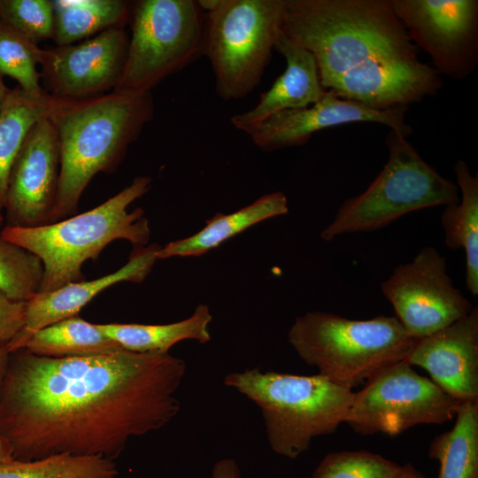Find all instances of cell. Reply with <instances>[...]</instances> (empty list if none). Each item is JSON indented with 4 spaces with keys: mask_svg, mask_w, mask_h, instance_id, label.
Masks as SVG:
<instances>
[{
    "mask_svg": "<svg viewBox=\"0 0 478 478\" xmlns=\"http://www.w3.org/2000/svg\"><path fill=\"white\" fill-rule=\"evenodd\" d=\"M185 361L169 353L119 351L46 358L11 353L0 389V435L14 459L56 455L114 461L133 437L178 414Z\"/></svg>",
    "mask_w": 478,
    "mask_h": 478,
    "instance_id": "1",
    "label": "cell"
},
{
    "mask_svg": "<svg viewBox=\"0 0 478 478\" xmlns=\"http://www.w3.org/2000/svg\"><path fill=\"white\" fill-rule=\"evenodd\" d=\"M282 33L314 58L325 90L385 111L442 88L390 0H285Z\"/></svg>",
    "mask_w": 478,
    "mask_h": 478,
    "instance_id": "2",
    "label": "cell"
},
{
    "mask_svg": "<svg viewBox=\"0 0 478 478\" xmlns=\"http://www.w3.org/2000/svg\"><path fill=\"white\" fill-rule=\"evenodd\" d=\"M154 114L150 92L111 93L59 98L49 116L59 147L57 197L48 224L73 215L80 198L100 172L113 173L128 146Z\"/></svg>",
    "mask_w": 478,
    "mask_h": 478,
    "instance_id": "3",
    "label": "cell"
},
{
    "mask_svg": "<svg viewBox=\"0 0 478 478\" xmlns=\"http://www.w3.org/2000/svg\"><path fill=\"white\" fill-rule=\"evenodd\" d=\"M150 187V177L138 176L89 211L38 227L5 226L0 235L40 258L44 268L41 292L52 291L83 281L84 262L96 259L110 243L122 239L134 246L148 243L150 228L143 210L127 208Z\"/></svg>",
    "mask_w": 478,
    "mask_h": 478,
    "instance_id": "4",
    "label": "cell"
},
{
    "mask_svg": "<svg viewBox=\"0 0 478 478\" xmlns=\"http://www.w3.org/2000/svg\"><path fill=\"white\" fill-rule=\"evenodd\" d=\"M224 384L259 408L271 449L294 459L313 438L334 433L346 421L354 392L320 375H297L259 368L232 372Z\"/></svg>",
    "mask_w": 478,
    "mask_h": 478,
    "instance_id": "5",
    "label": "cell"
},
{
    "mask_svg": "<svg viewBox=\"0 0 478 478\" xmlns=\"http://www.w3.org/2000/svg\"><path fill=\"white\" fill-rule=\"evenodd\" d=\"M288 337L319 374L351 389L405 360L417 340L396 316L359 320L318 311L296 318Z\"/></svg>",
    "mask_w": 478,
    "mask_h": 478,
    "instance_id": "6",
    "label": "cell"
},
{
    "mask_svg": "<svg viewBox=\"0 0 478 478\" xmlns=\"http://www.w3.org/2000/svg\"><path fill=\"white\" fill-rule=\"evenodd\" d=\"M203 55L223 100L239 99L261 81L281 34L285 0H200Z\"/></svg>",
    "mask_w": 478,
    "mask_h": 478,
    "instance_id": "7",
    "label": "cell"
},
{
    "mask_svg": "<svg viewBox=\"0 0 478 478\" xmlns=\"http://www.w3.org/2000/svg\"><path fill=\"white\" fill-rule=\"evenodd\" d=\"M385 141L383 169L361 194L343 202L322 230L323 240L378 230L409 212L459 201L457 184L430 166L406 137L389 129Z\"/></svg>",
    "mask_w": 478,
    "mask_h": 478,
    "instance_id": "8",
    "label": "cell"
},
{
    "mask_svg": "<svg viewBox=\"0 0 478 478\" xmlns=\"http://www.w3.org/2000/svg\"><path fill=\"white\" fill-rule=\"evenodd\" d=\"M132 35L113 89L147 93L203 55L204 12L194 0H140L133 4Z\"/></svg>",
    "mask_w": 478,
    "mask_h": 478,
    "instance_id": "9",
    "label": "cell"
},
{
    "mask_svg": "<svg viewBox=\"0 0 478 478\" xmlns=\"http://www.w3.org/2000/svg\"><path fill=\"white\" fill-rule=\"evenodd\" d=\"M461 403L403 360L376 374L354 393L345 423L362 435L396 436L416 425L448 422Z\"/></svg>",
    "mask_w": 478,
    "mask_h": 478,
    "instance_id": "10",
    "label": "cell"
},
{
    "mask_svg": "<svg viewBox=\"0 0 478 478\" xmlns=\"http://www.w3.org/2000/svg\"><path fill=\"white\" fill-rule=\"evenodd\" d=\"M436 249L423 248L408 263L396 266L381 289L407 334L420 339L467 315L473 305L446 271Z\"/></svg>",
    "mask_w": 478,
    "mask_h": 478,
    "instance_id": "11",
    "label": "cell"
},
{
    "mask_svg": "<svg viewBox=\"0 0 478 478\" xmlns=\"http://www.w3.org/2000/svg\"><path fill=\"white\" fill-rule=\"evenodd\" d=\"M415 47L441 75L461 80L478 64L477 0H390Z\"/></svg>",
    "mask_w": 478,
    "mask_h": 478,
    "instance_id": "12",
    "label": "cell"
},
{
    "mask_svg": "<svg viewBox=\"0 0 478 478\" xmlns=\"http://www.w3.org/2000/svg\"><path fill=\"white\" fill-rule=\"evenodd\" d=\"M127 44L124 27H112L78 44L43 50L41 78L49 94L80 99L113 90L122 74Z\"/></svg>",
    "mask_w": 478,
    "mask_h": 478,
    "instance_id": "13",
    "label": "cell"
},
{
    "mask_svg": "<svg viewBox=\"0 0 478 478\" xmlns=\"http://www.w3.org/2000/svg\"><path fill=\"white\" fill-rule=\"evenodd\" d=\"M59 166L56 129L47 117L29 130L12 165L4 209L5 226L48 224L58 192Z\"/></svg>",
    "mask_w": 478,
    "mask_h": 478,
    "instance_id": "14",
    "label": "cell"
},
{
    "mask_svg": "<svg viewBox=\"0 0 478 478\" xmlns=\"http://www.w3.org/2000/svg\"><path fill=\"white\" fill-rule=\"evenodd\" d=\"M408 108L374 110L360 103L342 99L326 90L315 104L275 113L260 123L249 135L256 146L267 152L304 145L319 131L357 122L382 124L406 137L412 132L405 120Z\"/></svg>",
    "mask_w": 478,
    "mask_h": 478,
    "instance_id": "15",
    "label": "cell"
},
{
    "mask_svg": "<svg viewBox=\"0 0 478 478\" xmlns=\"http://www.w3.org/2000/svg\"><path fill=\"white\" fill-rule=\"evenodd\" d=\"M405 361L425 369L444 392L460 401L478 400V308L417 339Z\"/></svg>",
    "mask_w": 478,
    "mask_h": 478,
    "instance_id": "16",
    "label": "cell"
},
{
    "mask_svg": "<svg viewBox=\"0 0 478 478\" xmlns=\"http://www.w3.org/2000/svg\"><path fill=\"white\" fill-rule=\"evenodd\" d=\"M160 247L157 243L134 246L128 261L113 273L91 281L71 282L52 291L38 293L27 302L25 326L7 344L10 353L22 350L36 331L78 316L87 304L109 287L122 281L142 282L152 270Z\"/></svg>",
    "mask_w": 478,
    "mask_h": 478,
    "instance_id": "17",
    "label": "cell"
},
{
    "mask_svg": "<svg viewBox=\"0 0 478 478\" xmlns=\"http://www.w3.org/2000/svg\"><path fill=\"white\" fill-rule=\"evenodd\" d=\"M274 50L285 58V71L268 90L260 95L259 101L252 109L230 119L236 129L248 135L275 113L308 107L326 92L320 83L316 61L308 50L293 42L282 32Z\"/></svg>",
    "mask_w": 478,
    "mask_h": 478,
    "instance_id": "18",
    "label": "cell"
},
{
    "mask_svg": "<svg viewBox=\"0 0 478 478\" xmlns=\"http://www.w3.org/2000/svg\"><path fill=\"white\" fill-rule=\"evenodd\" d=\"M289 212L288 199L281 192L266 194L233 213H216L195 235L160 247L158 259L171 257H199L250 227Z\"/></svg>",
    "mask_w": 478,
    "mask_h": 478,
    "instance_id": "19",
    "label": "cell"
},
{
    "mask_svg": "<svg viewBox=\"0 0 478 478\" xmlns=\"http://www.w3.org/2000/svg\"><path fill=\"white\" fill-rule=\"evenodd\" d=\"M457 186L461 198L445 206L441 215L444 243L451 249H464L466 255V288L478 295V174L471 173L462 159L454 166Z\"/></svg>",
    "mask_w": 478,
    "mask_h": 478,
    "instance_id": "20",
    "label": "cell"
},
{
    "mask_svg": "<svg viewBox=\"0 0 478 478\" xmlns=\"http://www.w3.org/2000/svg\"><path fill=\"white\" fill-rule=\"evenodd\" d=\"M212 320L209 306L198 305L193 314L178 322L149 325L135 323L96 324L98 328L123 350L150 354L168 353L177 343L195 340L205 343L211 340L208 326Z\"/></svg>",
    "mask_w": 478,
    "mask_h": 478,
    "instance_id": "21",
    "label": "cell"
},
{
    "mask_svg": "<svg viewBox=\"0 0 478 478\" xmlns=\"http://www.w3.org/2000/svg\"><path fill=\"white\" fill-rule=\"evenodd\" d=\"M59 97H32L19 86L10 89L0 107V214L4 209L9 175L27 135L50 115Z\"/></svg>",
    "mask_w": 478,
    "mask_h": 478,
    "instance_id": "22",
    "label": "cell"
},
{
    "mask_svg": "<svg viewBox=\"0 0 478 478\" xmlns=\"http://www.w3.org/2000/svg\"><path fill=\"white\" fill-rule=\"evenodd\" d=\"M54 36L58 46L112 27H124L131 16L130 4L122 0H53Z\"/></svg>",
    "mask_w": 478,
    "mask_h": 478,
    "instance_id": "23",
    "label": "cell"
},
{
    "mask_svg": "<svg viewBox=\"0 0 478 478\" xmlns=\"http://www.w3.org/2000/svg\"><path fill=\"white\" fill-rule=\"evenodd\" d=\"M22 350L40 357L60 358L103 355L123 349L96 324L74 316L36 331Z\"/></svg>",
    "mask_w": 478,
    "mask_h": 478,
    "instance_id": "24",
    "label": "cell"
},
{
    "mask_svg": "<svg viewBox=\"0 0 478 478\" xmlns=\"http://www.w3.org/2000/svg\"><path fill=\"white\" fill-rule=\"evenodd\" d=\"M455 418L453 428L429 447L440 465L436 478H478V400L462 402Z\"/></svg>",
    "mask_w": 478,
    "mask_h": 478,
    "instance_id": "25",
    "label": "cell"
},
{
    "mask_svg": "<svg viewBox=\"0 0 478 478\" xmlns=\"http://www.w3.org/2000/svg\"><path fill=\"white\" fill-rule=\"evenodd\" d=\"M113 460L102 456L56 455L0 464V478H116Z\"/></svg>",
    "mask_w": 478,
    "mask_h": 478,
    "instance_id": "26",
    "label": "cell"
},
{
    "mask_svg": "<svg viewBox=\"0 0 478 478\" xmlns=\"http://www.w3.org/2000/svg\"><path fill=\"white\" fill-rule=\"evenodd\" d=\"M42 52L38 44L0 20V76L13 78L26 94L36 98L48 93L36 69Z\"/></svg>",
    "mask_w": 478,
    "mask_h": 478,
    "instance_id": "27",
    "label": "cell"
},
{
    "mask_svg": "<svg viewBox=\"0 0 478 478\" xmlns=\"http://www.w3.org/2000/svg\"><path fill=\"white\" fill-rule=\"evenodd\" d=\"M44 268L39 257L0 235V291L27 302L41 292Z\"/></svg>",
    "mask_w": 478,
    "mask_h": 478,
    "instance_id": "28",
    "label": "cell"
},
{
    "mask_svg": "<svg viewBox=\"0 0 478 478\" xmlns=\"http://www.w3.org/2000/svg\"><path fill=\"white\" fill-rule=\"evenodd\" d=\"M401 466L366 451L331 452L319 464L312 478H395Z\"/></svg>",
    "mask_w": 478,
    "mask_h": 478,
    "instance_id": "29",
    "label": "cell"
},
{
    "mask_svg": "<svg viewBox=\"0 0 478 478\" xmlns=\"http://www.w3.org/2000/svg\"><path fill=\"white\" fill-rule=\"evenodd\" d=\"M0 20L36 44L53 40L52 1L0 0Z\"/></svg>",
    "mask_w": 478,
    "mask_h": 478,
    "instance_id": "30",
    "label": "cell"
},
{
    "mask_svg": "<svg viewBox=\"0 0 478 478\" xmlns=\"http://www.w3.org/2000/svg\"><path fill=\"white\" fill-rule=\"evenodd\" d=\"M27 302L15 301L0 291V343L8 344L26 322Z\"/></svg>",
    "mask_w": 478,
    "mask_h": 478,
    "instance_id": "31",
    "label": "cell"
},
{
    "mask_svg": "<svg viewBox=\"0 0 478 478\" xmlns=\"http://www.w3.org/2000/svg\"><path fill=\"white\" fill-rule=\"evenodd\" d=\"M212 478H241V470L235 459H222L214 464Z\"/></svg>",
    "mask_w": 478,
    "mask_h": 478,
    "instance_id": "32",
    "label": "cell"
},
{
    "mask_svg": "<svg viewBox=\"0 0 478 478\" xmlns=\"http://www.w3.org/2000/svg\"><path fill=\"white\" fill-rule=\"evenodd\" d=\"M10 356L7 345L0 343V389L7 372Z\"/></svg>",
    "mask_w": 478,
    "mask_h": 478,
    "instance_id": "33",
    "label": "cell"
},
{
    "mask_svg": "<svg viewBox=\"0 0 478 478\" xmlns=\"http://www.w3.org/2000/svg\"><path fill=\"white\" fill-rule=\"evenodd\" d=\"M13 454L11 446L0 435V464L13 460Z\"/></svg>",
    "mask_w": 478,
    "mask_h": 478,
    "instance_id": "34",
    "label": "cell"
},
{
    "mask_svg": "<svg viewBox=\"0 0 478 478\" xmlns=\"http://www.w3.org/2000/svg\"><path fill=\"white\" fill-rule=\"evenodd\" d=\"M395 478H425L417 471L412 464H406L401 466V469Z\"/></svg>",
    "mask_w": 478,
    "mask_h": 478,
    "instance_id": "35",
    "label": "cell"
},
{
    "mask_svg": "<svg viewBox=\"0 0 478 478\" xmlns=\"http://www.w3.org/2000/svg\"><path fill=\"white\" fill-rule=\"evenodd\" d=\"M9 90L10 89L4 84L2 76H0V107Z\"/></svg>",
    "mask_w": 478,
    "mask_h": 478,
    "instance_id": "36",
    "label": "cell"
},
{
    "mask_svg": "<svg viewBox=\"0 0 478 478\" xmlns=\"http://www.w3.org/2000/svg\"><path fill=\"white\" fill-rule=\"evenodd\" d=\"M2 222H3V217H2V215L0 214V226H1Z\"/></svg>",
    "mask_w": 478,
    "mask_h": 478,
    "instance_id": "37",
    "label": "cell"
}]
</instances>
